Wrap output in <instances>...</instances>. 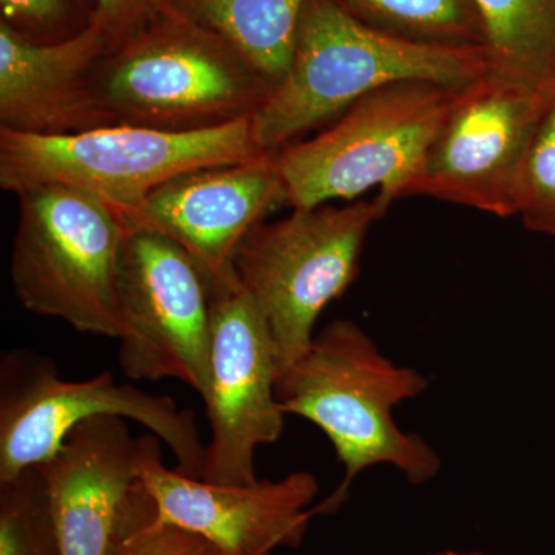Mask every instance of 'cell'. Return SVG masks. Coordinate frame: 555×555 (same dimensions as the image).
<instances>
[{
	"label": "cell",
	"mask_w": 555,
	"mask_h": 555,
	"mask_svg": "<svg viewBox=\"0 0 555 555\" xmlns=\"http://www.w3.org/2000/svg\"><path fill=\"white\" fill-rule=\"evenodd\" d=\"M427 385L425 375L398 366L350 320L318 332L308 352L281 372L276 398L284 414L315 425L345 469L338 488L313 506V516L341 509L356 478L372 466H393L412 485L438 476L436 449L401 429L393 415L398 404L422 396Z\"/></svg>",
	"instance_id": "1"
},
{
	"label": "cell",
	"mask_w": 555,
	"mask_h": 555,
	"mask_svg": "<svg viewBox=\"0 0 555 555\" xmlns=\"http://www.w3.org/2000/svg\"><path fill=\"white\" fill-rule=\"evenodd\" d=\"M489 65L485 47L412 42L364 24L338 0H308L286 78L251 118V133L275 153L390 83L465 86Z\"/></svg>",
	"instance_id": "2"
},
{
	"label": "cell",
	"mask_w": 555,
	"mask_h": 555,
	"mask_svg": "<svg viewBox=\"0 0 555 555\" xmlns=\"http://www.w3.org/2000/svg\"><path fill=\"white\" fill-rule=\"evenodd\" d=\"M91 87L109 124L178 133L251 119L275 90L228 40L173 7L104 54Z\"/></svg>",
	"instance_id": "3"
},
{
	"label": "cell",
	"mask_w": 555,
	"mask_h": 555,
	"mask_svg": "<svg viewBox=\"0 0 555 555\" xmlns=\"http://www.w3.org/2000/svg\"><path fill=\"white\" fill-rule=\"evenodd\" d=\"M264 153L270 152L255 142L251 119L181 133L127 124L64 137L0 129V188L17 195L38 185H65L124 215L178 175Z\"/></svg>",
	"instance_id": "4"
},
{
	"label": "cell",
	"mask_w": 555,
	"mask_h": 555,
	"mask_svg": "<svg viewBox=\"0 0 555 555\" xmlns=\"http://www.w3.org/2000/svg\"><path fill=\"white\" fill-rule=\"evenodd\" d=\"M462 87L427 80L390 83L361 98L315 137L278 150L287 206L353 201L377 188V198L389 210Z\"/></svg>",
	"instance_id": "5"
},
{
	"label": "cell",
	"mask_w": 555,
	"mask_h": 555,
	"mask_svg": "<svg viewBox=\"0 0 555 555\" xmlns=\"http://www.w3.org/2000/svg\"><path fill=\"white\" fill-rule=\"evenodd\" d=\"M17 199L11 280L21 305L80 334L119 339L122 217L65 185H38L17 193Z\"/></svg>",
	"instance_id": "6"
},
{
	"label": "cell",
	"mask_w": 555,
	"mask_h": 555,
	"mask_svg": "<svg viewBox=\"0 0 555 555\" xmlns=\"http://www.w3.org/2000/svg\"><path fill=\"white\" fill-rule=\"evenodd\" d=\"M386 214L378 198L294 208L241 241L233 270L268 323L280 374L308 352L321 313L357 280L369 232Z\"/></svg>",
	"instance_id": "7"
},
{
	"label": "cell",
	"mask_w": 555,
	"mask_h": 555,
	"mask_svg": "<svg viewBox=\"0 0 555 555\" xmlns=\"http://www.w3.org/2000/svg\"><path fill=\"white\" fill-rule=\"evenodd\" d=\"M555 87L489 65L462 87L447 118L400 190L496 218L516 215L518 179Z\"/></svg>",
	"instance_id": "8"
},
{
	"label": "cell",
	"mask_w": 555,
	"mask_h": 555,
	"mask_svg": "<svg viewBox=\"0 0 555 555\" xmlns=\"http://www.w3.org/2000/svg\"><path fill=\"white\" fill-rule=\"evenodd\" d=\"M102 415L144 426L177 456L179 473L201 478L206 447L193 412L170 397L118 385L109 372L65 382L46 360L17 353L2 367L0 483L49 462L79 423Z\"/></svg>",
	"instance_id": "9"
},
{
	"label": "cell",
	"mask_w": 555,
	"mask_h": 555,
	"mask_svg": "<svg viewBox=\"0 0 555 555\" xmlns=\"http://www.w3.org/2000/svg\"><path fill=\"white\" fill-rule=\"evenodd\" d=\"M126 377L175 378L204 398L210 377L211 286L203 269L173 241L129 232L118 275Z\"/></svg>",
	"instance_id": "10"
},
{
	"label": "cell",
	"mask_w": 555,
	"mask_h": 555,
	"mask_svg": "<svg viewBox=\"0 0 555 555\" xmlns=\"http://www.w3.org/2000/svg\"><path fill=\"white\" fill-rule=\"evenodd\" d=\"M210 281V280H208ZM211 286L210 377L203 401L210 423L201 480L215 485L257 481L258 449L284 430L276 398L280 366L264 317L235 270Z\"/></svg>",
	"instance_id": "11"
},
{
	"label": "cell",
	"mask_w": 555,
	"mask_h": 555,
	"mask_svg": "<svg viewBox=\"0 0 555 555\" xmlns=\"http://www.w3.org/2000/svg\"><path fill=\"white\" fill-rule=\"evenodd\" d=\"M158 437L137 440V474L160 520L203 535L224 555H273L301 545L320 486L295 470L280 480L215 485L166 467Z\"/></svg>",
	"instance_id": "12"
},
{
	"label": "cell",
	"mask_w": 555,
	"mask_h": 555,
	"mask_svg": "<svg viewBox=\"0 0 555 555\" xmlns=\"http://www.w3.org/2000/svg\"><path fill=\"white\" fill-rule=\"evenodd\" d=\"M278 204H286V188L275 153H264L247 163L178 175L120 217L129 232L173 241L215 281L233 272L241 241Z\"/></svg>",
	"instance_id": "13"
},
{
	"label": "cell",
	"mask_w": 555,
	"mask_h": 555,
	"mask_svg": "<svg viewBox=\"0 0 555 555\" xmlns=\"http://www.w3.org/2000/svg\"><path fill=\"white\" fill-rule=\"evenodd\" d=\"M49 488L60 555H107L120 509L137 481V440L126 420L79 423L39 465Z\"/></svg>",
	"instance_id": "14"
},
{
	"label": "cell",
	"mask_w": 555,
	"mask_h": 555,
	"mask_svg": "<svg viewBox=\"0 0 555 555\" xmlns=\"http://www.w3.org/2000/svg\"><path fill=\"white\" fill-rule=\"evenodd\" d=\"M104 54L94 27L64 42L35 43L0 24V129L64 137L112 126L91 87Z\"/></svg>",
	"instance_id": "15"
},
{
	"label": "cell",
	"mask_w": 555,
	"mask_h": 555,
	"mask_svg": "<svg viewBox=\"0 0 555 555\" xmlns=\"http://www.w3.org/2000/svg\"><path fill=\"white\" fill-rule=\"evenodd\" d=\"M308 0H173V9L243 54L272 83L286 78Z\"/></svg>",
	"instance_id": "16"
},
{
	"label": "cell",
	"mask_w": 555,
	"mask_h": 555,
	"mask_svg": "<svg viewBox=\"0 0 555 555\" xmlns=\"http://www.w3.org/2000/svg\"><path fill=\"white\" fill-rule=\"evenodd\" d=\"M494 67L555 79V0H473Z\"/></svg>",
	"instance_id": "17"
},
{
	"label": "cell",
	"mask_w": 555,
	"mask_h": 555,
	"mask_svg": "<svg viewBox=\"0 0 555 555\" xmlns=\"http://www.w3.org/2000/svg\"><path fill=\"white\" fill-rule=\"evenodd\" d=\"M364 24L412 42L485 47L473 0H338Z\"/></svg>",
	"instance_id": "18"
},
{
	"label": "cell",
	"mask_w": 555,
	"mask_h": 555,
	"mask_svg": "<svg viewBox=\"0 0 555 555\" xmlns=\"http://www.w3.org/2000/svg\"><path fill=\"white\" fill-rule=\"evenodd\" d=\"M0 555H60L49 488L39 466L0 483Z\"/></svg>",
	"instance_id": "19"
},
{
	"label": "cell",
	"mask_w": 555,
	"mask_h": 555,
	"mask_svg": "<svg viewBox=\"0 0 555 555\" xmlns=\"http://www.w3.org/2000/svg\"><path fill=\"white\" fill-rule=\"evenodd\" d=\"M107 555H224L203 535L160 520L145 486L137 478L120 509Z\"/></svg>",
	"instance_id": "20"
},
{
	"label": "cell",
	"mask_w": 555,
	"mask_h": 555,
	"mask_svg": "<svg viewBox=\"0 0 555 555\" xmlns=\"http://www.w3.org/2000/svg\"><path fill=\"white\" fill-rule=\"evenodd\" d=\"M516 217L531 232L555 238V87L521 167Z\"/></svg>",
	"instance_id": "21"
},
{
	"label": "cell",
	"mask_w": 555,
	"mask_h": 555,
	"mask_svg": "<svg viewBox=\"0 0 555 555\" xmlns=\"http://www.w3.org/2000/svg\"><path fill=\"white\" fill-rule=\"evenodd\" d=\"M98 0H0V24L35 43H57L90 30Z\"/></svg>",
	"instance_id": "22"
},
{
	"label": "cell",
	"mask_w": 555,
	"mask_h": 555,
	"mask_svg": "<svg viewBox=\"0 0 555 555\" xmlns=\"http://www.w3.org/2000/svg\"><path fill=\"white\" fill-rule=\"evenodd\" d=\"M171 5L173 0H98L93 27L104 39L108 54L137 38Z\"/></svg>",
	"instance_id": "23"
},
{
	"label": "cell",
	"mask_w": 555,
	"mask_h": 555,
	"mask_svg": "<svg viewBox=\"0 0 555 555\" xmlns=\"http://www.w3.org/2000/svg\"><path fill=\"white\" fill-rule=\"evenodd\" d=\"M429 555H486L480 553H460V551H444V553L429 554Z\"/></svg>",
	"instance_id": "24"
}]
</instances>
